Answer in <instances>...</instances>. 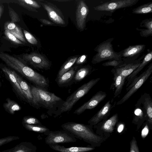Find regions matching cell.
Returning <instances> with one entry per match:
<instances>
[{
    "label": "cell",
    "instance_id": "6da1fadb",
    "mask_svg": "<svg viewBox=\"0 0 152 152\" xmlns=\"http://www.w3.org/2000/svg\"><path fill=\"white\" fill-rule=\"evenodd\" d=\"M0 58L7 65L35 84L36 86L45 90L48 87V80L45 77L24 64L19 59L4 53H0Z\"/></svg>",
    "mask_w": 152,
    "mask_h": 152
},
{
    "label": "cell",
    "instance_id": "7a4b0ae2",
    "mask_svg": "<svg viewBox=\"0 0 152 152\" xmlns=\"http://www.w3.org/2000/svg\"><path fill=\"white\" fill-rule=\"evenodd\" d=\"M31 88L33 97L32 104L36 108L42 107L54 110L57 107L58 109L64 102L54 93L42 88L34 86H31Z\"/></svg>",
    "mask_w": 152,
    "mask_h": 152
},
{
    "label": "cell",
    "instance_id": "3957f363",
    "mask_svg": "<svg viewBox=\"0 0 152 152\" xmlns=\"http://www.w3.org/2000/svg\"><path fill=\"white\" fill-rule=\"evenodd\" d=\"M61 127L76 138L92 144L99 142L102 140L101 137L93 132L89 126L74 122H68L62 124Z\"/></svg>",
    "mask_w": 152,
    "mask_h": 152
},
{
    "label": "cell",
    "instance_id": "277c9868",
    "mask_svg": "<svg viewBox=\"0 0 152 152\" xmlns=\"http://www.w3.org/2000/svg\"><path fill=\"white\" fill-rule=\"evenodd\" d=\"M114 39L113 37L109 38L95 47L94 50L96 53L92 58L91 63L93 64H96L106 60L122 59L119 52H116L113 49L112 42Z\"/></svg>",
    "mask_w": 152,
    "mask_h": 152
},
{
    "label": "cell",
    "instance_id": "5b68a950",
    "mask_svg": "<svg viewBox=\"0 0 152 152\" xmlns=\"http://www.w3.org/2000/svg\"><path fill=\"white\" fill-rule=\"evenodd\" d=\"M100 80L99 78L92 79L77 88L62 104L58 109L59 113L70 111L78 100L86 94Z\"/></svg>",
    "mask_w": 152,
    "mask_h": 152
},
{
    "label": "cell",
    "instance_id": "8992f818",
    "mask_svg": "<svg viewBox=\"0 0 152 152\" xmlns=\"http://www.w3.org/2000/svg\"><path fill=\"white\" fill-rule=\"evenodd\" d=\"M152 73V63H151L146 69L134 80L126 88L127 91L116 104H121L128 100L145 82Z\"/></svg>",
    "mask_w": 152,
    "mask_h": 152
},
{
    "label": "cell",
    "instance_id": "52a82bcc",
    "mask_svg": "<svg viewBox=\"0 0 152 152\" xmlns=\"http://www.w3.org/2000/svg\"><path fill=\"white\" fill-rule=\"evenodd\" d=\"M76 138L71 133L64 130L50 131L45 139V142L49 145L75 142Z\"/></svg>",
    "mask_w": 152,
    "mask_h": 152
},
{
    "label": "cell",
    "instance_id": "ba28073f",
    "mask_svg": "<svg viewBox=\"0 0 152 152\" xmlns=\"http://www.w3.org/2000/svg\"><path fill=\"white\" fill-rule=\"evenodd\" d=\"M139 1V0H112L100 4L94 8L96 11L113 12L120 9L134 5Z\"/></svg>",
    "mask_w": 152,
    "mask_h": 152
},
{
    "label": "cell",
    "instance_id": "9c48e42d",
    "mask_svg": "<svg viewBox=\"0 0 152 152\" xmlns=\"http://www.w3.org/2000/svg\"><path fill=\"white\" fill-rule=\"evenodd\" d=\"M23 59L35 68L40 69H50L51 65L49 61L42 55L35 53L24 54Z\"/></svg>",
    "mask_w": 152,
    "mask_h": 152
},
{
    "label": "cell",
    "instance_id": "30bf717a",
    "mask_svg": "<svg viewBox=\"0 0 152 152\" xmlns=\"http://www.w3.org/2000/svg\"><path fill=\"white\" fill-rule=\"evenodd\" d=\"M145 48L144 44L130 45L119 53L124 62L132 61L137 59Z\"/></svg>",
    "mask_w": 152,
    "mask_h": 152
},
{
    "label": "cell",
    "instance_id": "8fae6325",
    "mask_svg": "<svg viewBox=\"0 0 152 152\" xmlns=\"http://www.w3.org/2000/svg\"><path fill=\"white\" fill-rule=\"evenodd\" d=\"M145 54L135 60L124 62L121 66L111 70L112 72H115L126 78L140 65Z\"/></svg>",
    "mask_w": 152,
    "mask_h": 152
},
{
    "label": "cell",
    "instance_id": "7c38bea8",
    "mask_svg": "<svg viewBox=\"0 0 152 152\" xmlns=\"http://www.w3.org/2000/svg\"><path fill=\"white\" fill-rule=\"evenodd\" d=\"M106 96L107 94L105 92L102 91L98 92L88 101L75 110L73 113L79 115L86 110L94 108L102 101Z\"/></svg>",
    "mask_w": 152,
    "mask_h": 152
},
{
    "label": "cell",
    "instance_id": "4fadbf2b",
    "mask_svg": "<svg viewBox=\"0 0 152 152\" xmlns=\"http://www.w3.org/2000/svg\"><path fill=\"white\" fill-rule=\"evenodd\" d=\"M89 12V8L85 2L81 0L78 2L76 10V18L78 29L83 30L86 27V19Z\"/></svg>",
    "mask_w": 152,
    "mask_h": 152
},
{
    "label": "cell",
    "instance_id": "5bb4252c",
    "mask_svg": "<svg viewBox=\"0 0 152 152\" xmlns=\"http://www.w3.org/2000/svg\"><path fill=\"white\" fill-rule=\"evenodd\" d=\"M137 102L142 104L141 107L149 123L152 124V100L149 94L145 93L142 96Z\"/></svg>",
    "mask_w": 152,
    "mask_h": 152
},
{
    "label": "cell",
    "instance_id": "9a60e30c",
    "mask_svg": "<svg viewBox=\"0 0 152 152\" xmlns=\"http://www.w3.org/2000/svg\"><path fill=\"white\" fill-rule=\"evenodd\" d=\"M112 105L108 100L104 106L88 121L90 126L96 125L102 120L106 118L110 115Z\"/></svg>",
    "mask_w": 152,
    "mask_h": 152
},
{
    "label": "cell",
    "instance_id": "2e32d148",
    "mask_svg": "<svg viewBox=\"0 0 152 152\" xmlns=\"http://www.w3.org/2000/svg\"><path fill=\"white\" fill-rule=\"evenodd\" d=\"M152 51L148 49L147 53L142 59L140 65L127 77V87L137 77V75L152 60Z\"/></svg>",
    "mask_w": 152,
    "mask_h": 152
},
{
    "label": "cell",
    "instance_id": "e0dca14e",
    "mask_svg": "<svg viewBox=\"0 0 152 152\" xmlns=\"http://www.w3.org/2000/svg\"><path fill=\"white\" fill-rule=\"evenodd\" d=\"M42 5L47 11L49 18L53 22L58 24H65L64 21L58 10L48 4L43 3Z\"/></svg>",
    "mask_w": 152,
    "mask_h": 152
},
{
    "label": "cell",
    "instance_id": "ac0fdd59",
    "mask_svg": "<svg viewBox=\"0 0 152 152\" xmlns=\"http://www.w3.org/2000/svg\"><path fill=\"white\" fill-rule=\"evenodd\" d=\"M37 147L29 142H22L10 149L0 152H36Z\"/></svg>",
    "mask_w": 152,
    "mask_h": 152
},
{
    "label": "cell",
    "instance_id": "d6986e66",
    "mask_svg": "<svg viewBox=\"0 0 152 152\" xmlns=\"http://www.w3.org/2000/svg\"><path fill=\"white\" fill-rule=\"evenodd\" d=\"M20 86L24 93L26 99L30 103H32L33 97L31 87L15 71L11 70Z\"/></svg>",
    "mask_w": 152,
    "mask_h": 152
},
{
    "label": "cell",
    "instance_id": "ffe728a7",
    "mask_svg": "<svg viewBox=\"0 0 152 152\" xmlns=\"http://www.w3.org/2000/svg\"><path fill=\"white\" fill-rule=\"evenodd\" d=\"M50 148L59 152H86L94 148L90 147H66L58 144L49 145Z\"/></svg>",
    "mask_w": 152,
    "mask_h": 152
},
{
    "label": "cell",
    "instance_id": "44dd1931",
    "mask_svg": "<svg viewBox=\"0 0 152 152\" xmlns=\"http://www.w3.org/2000/svg\"><path fill=\"white\" fill-rule=\"evenodd\" d=\"M4 29L7 30L23 42H26L21 29L14 23L6 22L4 24Z\"/></svg>",
    "mask_w": 152,
    "mask_h": 152
},
{
    "label": "cell",
    "instance_id": "7402d4cb",
    "mask_svg": "<svg viewBox=\"0 0 152 152\" xmlns=\"http://www.w3.org/2000/svg\"><path fill=\"white\" fill-rule=\"evenodd\" d=\"M113 74V82L112 87L114 90V97L115 98L121 93L124 85L126 78L115 72H112Z\"/></svg>",
    "mask_w": 152,
    "mask_h": 152
},
{
    "label": "cell",
    "instance_id": "603a6c76",
    "mask_svg": "<svg viewBox=\"0 0 152 152\" xmlns=\"http://www.w3.org/2000/svg\"><path fill=\"white\" fill-rule=\"evenodd\" d=\"M140 27H144L145 29L136 28V30L140 31V36L142 37H147L152 36V18H151L142 20L140 23Z\"/></svg>",
    "mask_w": 152,
    "mask_h": 152
},
{
    "label": "cell",
    "instance_id": "cb8c5ba5",
    "mask_svg": "<svg viewBox=\"0 0 152 152\" xmlns=\"http://www.w3.org/2000/svg\"><path fill=\"white\" fill-rule=\"evenodd\" d=\"M77 68V66L72 67L59 78L56 79L58 84L60 86H62L70 82L73 79Z\"/></svg>",
    "mask_w": 152,
    "mask_h": 152
},
{
    "label": "cell",
    "instance_id": "d4e9b609",
    "mask_svg": "<svg viewBox=\"0 0 152 152\" xmlns=\"http://www.w3.org/2000/svg\"><path fill=\"white\" fill-rule=\"evenodd\" d=\"M2 71L8 76L13 87L18 94L23 99L26 98L20 86L15 77L12 73L11 70L6 67L2 68Z\"/></svg>",
    "mask_w": 152,
    "mask_h": 152
},
{
    "label": "cell",
    "instance_id": "484cf974",
    "mask_svg": "<svg viewBox=\"0 0 152 152\" xmlns=\"http://www.w3.org/2000/svg\"><path fill=\"white\" fill-rule=\"evenodd\" d=\"M92 67L89 66L82 67L76 72L73 80L75 82H80L90 73L93 71Z\"/></svg>",
    "mask_w": 152,
    "mask_h": 152
},
{
    "label": "cell",
    "instance_id": "4316f807",
    "mask_svg": "<svg viewBox=\"0 0 152 152\" xmlns=\"http://www.w3.org/2000/svg\"><path fill=\"white\" fill-rule=\"evenodd\" d=\"M118 118L117 114L116 113L113 115L103 123L101 128V129L104 132H112L117 122Z\"/></svg>",
    "mask_w": 152,
    "mask_h": 152
},
{
    "label": "cell",
    "instance_id": "83f0119b",
    "mask_svg": "<svg viewBox=\"0 0 152 152\" xmlns=\"http://www.w3.org/2000/svg\"><path fill=\"white\" fill-rule=\"evenodd\" d=\"M24 127L27 130L42 134L45 135H48L50 131V130L42 125H32L23 123Z\"/></svg>",
    "mask_w": 152,
    "mask_h": 152
},
{
    "label": "cell",
    "instance_id": "f1b7e54d",
    "mask_svg": "<svg viewBox=\"0 0 152 152\" xmlns=\"http://www.w3.org/2000/svg\"><path fill=\"white\" fill-rule=\"evenodd\" d=\"M16 1V3L19 5L32 11H37L36 9L40 7L38 3L34 0H18Z\"/></svg>",
    "mask_w": 152,
    "mask_h": 152
},
{
    "label": "cell",
    "instance_id": "f546056e",
    "mask_svg": "<svg viewBox=\"0 0 152 152\" xmlns=\"http://www.w3.org/2000/svg\"><path fill=\"white\" fill-rule=\"evenodd\" d=\"M77 57L72 58L67 61L61 67L57 75L56 79L59 78L63 75L69 70L75 63Z\"/></svg>",
    "mask_w": 152,
    "mask_h": 152
},
{
    "label": "cell",
    "instance_id": "4dcf8cb0",
    "mask_svg": "<svg viewBox=\"0 0 152 152\" xmlns=\"http://www.w3.org/2000/svg\"><path fill=\"white\" fill-rule=\"evenodd\" d=\"M152 12V2H149L133 9L132 13L137 14H144Z\"/></svg>",
    "mask_w": 152,
    "mask_h": 152
},
{
    "label": "cell",
    "instance_id": "1f68e13d",
    "mask_svg": "<svg viewBox=\"0 0 152 152\" xmlns=\"http://www.w3.org/2000/svg\"><path fill=\"white\" fill-rule=\"evenodd\" d=\"M7 102L4 104V108L11 114H14L16 111L20 110L21 109L20 105L15 102L9 98H7Z\"/></svg>",
    "mask_w": 152,
    "mask_h": 152
},
{
    "label": "cell",
    "instance_id": "d6a6232c",
    "mask_svg": "<svg viewBox=\"0 0 152 152\" xmlns=\"http://www.w3.org/2000/svg\"><path fill=\"white\" fill-rule=\"evenodd\" d=\"M4 33L7 38L12 43L16 45L24 44L23 42L18 39L7 30L4 29Z\"/></svg>",
    "mask_w": 152,
    "mask_h": 152
},
{
    "label": "cell",
    "instance_id": "836d02e7",
    "mask_svg": "<svg viewBox=\"0 0 152 152\" xmlns=\"http://www.w3.org/2000/svg\"><path fill=\"white\" fill-rule=\"evenodd\" d=\"M124 63L122 59H114L103 63L102 65L104 66H113L114 68H116L121 65Z\"/></svg>",
    "mask_w": 152,
    "mask_h": 152
},
{
    "label": "cell",
    "instance_id": "e575fe53",
    "mask_svg": "<svg viewBox=\"0 0 152 152\" xmlns=\"http://www.w3.org/2000/svg\"><path fill=\"white\" fill-rule=\"evenodd\" d=\"M23 124L32 125H42L40 121L36 118L32 116L24 117L23 120Z\"/></svg>",
    "mask_w": 152,
    "mask_h": 152
},
{
    "label": "cell",
    "instance_id": "d590c367",
    "mask_svg": "<svg viewBox=\"0 0 152 152\" xmlns=\"http://www.w3.org/2000/svg\"><path fill=\"white\" fill-rule=\"evenodd\" d=\"M9 13L11 18V22L14 23L19 22L20 21V18L18 14L8 4V5Z\"/></svg>",
    "mask_w": 152,
    "mask_h": 152
},
{
    "label": "cell",
    "instance_id": "8d00e7d4",
    "mask_svg": "<svg viewBox=\"0 0 152 152\" xmlns=\"http://www.w3.org/2000/svg\"><path fill=\"white\" fill-rule=\"evenodd\" d=\"M23 32L25 37L28 42L32 45H37V39L30 33L25 30H23Z\"/></svg>",
    "mask_w": 152,
    "mask_h": 152
},
{
    "label": "cell",
    "instance_id": "74e56055",
    "mask_svg": "<svg viewBox=\"0 0 152 152\" xmlns=\"http://www.w3.org/2000/svg\"><path fill=\"white\" fill-rule=\"evenodd\" d=\"M19 139V137L16 136H10L0 139V146Z\"/></svg>",
    "mask_w": 152,
    "mask_h": 152
},
{
    "label": "cell",
    "instance_id": "f35d334b",
    "mask_svg": "<svg viewBox=\"0 0 152 152\" xmlns=\"http://www.w3.org/2000/svg\"><path fill=\"white\" fill-rule=\"evenodd\" d=\"M130 152H139L137 141L134 137H133L130 142Z\"/></svg>",
    "mask_w": 152,
    "mask_h": 152
},
{
    "label": "cell",
    "instance_id": "ab89813d",
    "mask_svg": "<svg viewBox=\"0 0 152 152\" xmlns=\"http://www.w3.org/2000/svg\"><path fill=\"white\" fill-rule=\"evenodd\" d=\"M87 56L85 55H83L77 59L76 61V64L78 65L81 64L85 62Z\"/></svg>",
    "mask_w": 152,
    "mask_h": 152
},
{
    "label": "cell",
    "instance_id": "60d3db41",
    "mask_svg": "<svg viewBox=\"0 0 152 152\" xmlns=\"http://www.w3.org/2000/svg\"><path fill=\"white\" fill-rule=\"evenodd\" d=\"M149 131L148 126L146 124L142 131L141 135L142 137L143 138H145L148 135Z\"/></svg>",
    "mask_w": 152,
    "mask_h": 152
},
{
    "label": "cell",
    "instance_id": "b9f144b4",
    "mask_svg": "<svg viewBox=\"0 0 152 152\" xmlns=\"http://www.w3.org/2000/svg\"><path fill=\"white\" fill-rule=\"evenodd\" d=\"M124 126L123 124H120L118 126V129L117 131L118 133H121L123 130L124 129Z\"/></svg>",
    "mask_w": 152,
    "mask_h": 152
},
{
    "label": "cell",
    "instance_id": "7bdbcfd3",
    "mask_svg": "<svg viewBox=\"0 0 152 152\" xmlns=\"http://www.w3.org/2000/svg\"><path fill=\"white\" fill-rule=\"evenodd\" d=\"M40 20L42 21V22L43 23H44L45 24L48 25H51L53 24V23L52 22H51L47 20H46L45 19H41Z\"/></svg>",
    "mask_w": 152,
    "mask_h": 152
},
{
    "label": "cell",
    "instance_id": "ee69618b",
    "mask_svg": "<svg viewBox=\"0 0 152 152\" xmlns=\"http://www.w3.org/2000/svg\"><path fill=\"white\" fill-rule=\"evenodd\" d=\"M4 7L3 4L0 5V19L3 13Z\"/></svg>",
    "mask_w": 152,
    "mask_h": 152
},
{
    "label": "cell",
    "instance_id": "f6af8a7d",
    "mask_svg": "<svg viewBox=\"0 0 152 152\" xmlns=\"http://www.w3.org/2000/svg\"></svg>",
    "mask_w": 152,
    "mask_h": 152
}]
</instances>
